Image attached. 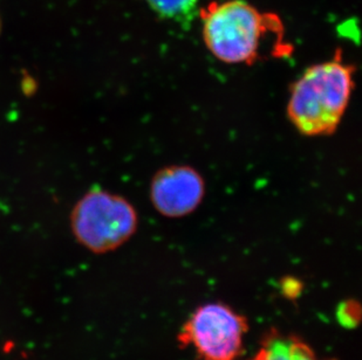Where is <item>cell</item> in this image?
Masks as SVG:
<instances>
[{
  "label": "cell",
  "mask_w": 362,
  "mask_h": 360,
  "mask_svg": "<svg viewBox=\"0 0 362 360\" xmlns=\"http://www.w3.org/2000/svg\"><path fill=\"white\" fill-rule=\"evenodd\" d=\"M356 87V66L335 58L305 69L292 83L287 119L306 137L329 136L338 130Z\"/></svg>",
  "instance_id": "1"
},
{
  "label": "cell",
  "mask_w": 362,
  "mask_h": 360,
  "mask_svg": "<svg viewBox=\"0 0 362 360\" xmlns=\"http://www.w3.org/2000/svg\"><path fill=\"white\" fill-rule=\"evenodd\" d=\"M201 17L205 47L226 65H252L262 58L267 35L283 37L278 17L262 13L245 0L210 4Z\"/></svg>",
  "instance_id": "2"
},
{
  "label": "cell",
  "mask_w": 362,
  "mask_h": 360,
  "mask_svg": "<svg viewBox=\"0 0 362 360\" xmlns=\"http://www.w3.org/2000/svg\"><path fill=\"white\" fill-rule=\"evenodd\" d=\"M139 215L126 198L108 191H89L74 205L71 227L80 245L95 254L113 252L129 240Z\"/></svg>",
  "instance_id": "3"
},
{
  "label": "cell",
  "mask_w": 362,
  "mask_h": 360,
  "mask_svg": "<svg viewBox=\"0 0 362 360\" xmlns=\"http://www.w3.org/2000/svg\"><path fill=\"white\" fill-rule=\"evenodd\" d=\"M249 325L245 317L222 303L199 306L178 335L183 347H192L203 360H237Z\"/></svg>",
  "instance_id": "4"
},
{
  "label": "cell",
  "mask_w": 362,
  "mask_h": 360,
  "mask_svg": "<svg viewBox=\"0 0 362 360\" xmlns=\"http://www.w3.org/2000/svg\"><path fill=\"white\" fill-rule=\"evenodd\" d=\"M149 196L155 210L163 217H187L203 203L205 181L194 167L170 165L155 174Z\"/></svg>",
  "instance_id": "5"
},
{
  "label": "cell",
  "mask_w": 362,
  "mask_h": 360,
  "mask_svg": "<svg viewBox=\"0 0 362 360\" xmlns=\"http://www.w3.org/2000/svg\"><path fill=\"white\" fill-rule=\"evenodd\" d=\"M250 360H319L308 344L296 337L272 332Z\"/></svg>",
  "instance_id": "6"
},
{
  "label": "cell",
  "mask_w": 362,
  "mask_h": 360,
  "mask_svg": "<svg viewBox=\"0 0 362 360\" xmlns=\"http://www.w3.org/2000/svg\"><path fill=\"white\" fill-rule=\"evenodd\" d=\"M158 16L185 23L194 17L199 0H146Z\"/></svg>",
  "instance_id": "7"
},
{
  "label": "cell",
  "mask_w": 362,
  "mask_h": 360,
  "mask_svg": "<svg viewBox=\"0 0 362 360\" xmlns=\"http://www.w3.org/2000/svg\"><path fill=\"white\" fill-rule=\"evenodd\" d=\"M338 320L341 325L346 326V328H353L356 326L360 320V306L358 303L352 302H344L340 304L338 308Z\"/></svg>",
  "instance_id": "8"
},
{
  "label": "cell",
  "mask_w": 362,
  "mask_h": 360,
  "mask_svg": "<svg viewBox=\"0 0 362 360\" xmlns=\"http://www.w3.org/2000/svg\"><path fill=\"white\" fill-rule=\"evenodd\" d=\"M0 32H1V19H0Z\"/></svg>",
  "instance_id": "9"
}]
</instances>
